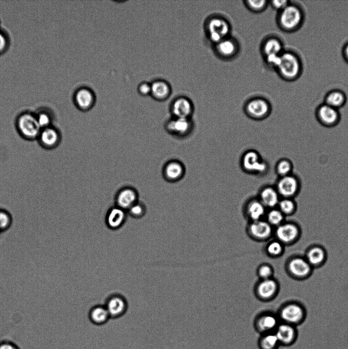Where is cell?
<instances>
[{"mask_svg":"<svg viewBox=\"0 0 348 349\" xmlns=\"http://www.w3.org/2000/svg\"><path fill=\"white\" fill-rule=\"evenodd\" d=\"M0 24H1V22H0Z\"/></svg>","mask_w":348,"mask_h":349,"instance_id":"7dc6e473","label":"cell"},{"mask_svg":"<svg viewBox=\"0 0 348 349\" xmlns=\"http://www.w3.org/2000/svg\"><path fill=\"white\" fill-rule=\"evenodd\" d=\"M279 342L290 343L294 337L293 328L288 324H282L277 327L275 333Z\"/></svg>","mask_w":348,"mask_h":349,"instance_id":"f1b7e54d","label":"cell"},{"mask_svg":"<svg viewBox=\"0 0 348 349\" xmlns=\"http://www.w3.org/2000/svg\"><path fill=\"white\" fill-rule=\"evenodd\" d=\"M10 222V218L7 213L0 211V228H5L8 226Z\"/></svg>","mask_w":348,"mask_h":349,"instance_id":"7bdbcfd3","label":"cell"},{"mask_svg":"<svg viewBox=\"0 0 348 349\" xmlns=\"http://www.w3.org/2000/svg\"><path fill=\"white\" fill-rule=\"evenodd\" d=\"M9 40L7 35L0 30V55L5 53L8 48Z\"/></svg>","mask_w":348,"mask_h":349,"instance_id":"b9f144b4","label":"cell"},{"mask_svg":"<svg viewBox=\"0 0 348 349\" xmlns=\"http://www.w3.org/2000/svg\"><path fill=\"white\" fill-rule=\"evenodd\" d=\"M231 27L224 18L215 16L209 19L206 25V32L209 40L215 44L229 37Z\"/></svg>","mask_w":348,"mask_h":349,"instance_id":"277c9868","label":"cell"},{"mask_svg":"<svg viewBox=\"0 0 348 349\" xmlns=\"http://www.w3.org/2000/svg\"><path fill=\"white\" fill-rule=\"evenodd\" d=\"M271 5L276 9L282 10L288 5L286 1H273L271 2Z\"/></svg>","mask_w":348,"mask_h":349,"instance_id":"ee69618b","label":"cell"},{"mask_svg":"<svg viewBox=\"0 0 348 349\" xmlns=\"http://www.w3.org/2000/svg\"><path fill=\"white\" fill-rule=\"evenodd\" d=\"M169 111L172 117L192 119L194 106L189 99L185 97H179L175 99L171 103Z\"/></svg>","mask_w":348,"mask_h":349,"instance_id":"4fadbf2b","label":"cell"},{"mask_svg":"<svg viewBox=\"0 0 348 349\" xmlns=\"http://www.w3.org/2000/svg\"><path fill=\"white\" fill-rule=\"evenodd\" d=\"M285 78H295L299 73L300 64L297 57L290 53H282L280 63L277 67Z\"/></svg>","mask_w":348,"mask_h":349,"instance_id":"30bf717a","label":"cell"},{"mask_svg":"<svg viewBox=\"0 0 348 349\" xmlns=\"http://www.w3.org/2000/svg\"><path fill=\"white\" fill-rule=\"evenodd\" d=\"M111 319H117L126 315L128 309V303L124 296L119 293H113L106 299L104 304Z\"/></svg>","mask_w":348,"mask_h":349,"instance_id":"52a82bcc","label":"cell"},{"mask_svg":"<svg viewBox=\"0 0 348 349\" xmlns=\"http://www.w3.org/2000/svg\"><path fill=\"white\" fill-rule=\"evenodd\" d=\"M283 245V243L277 239L271 240L265 245L264 248L265 252L269 257H278L283 253L284 250Z\"/></svg>","mask_w":348,"mask_h":349,"instance_id":"1f68e13d","label":"cell"},{"mask_svg":"<svg viewBox=\"0 0 348 349\" xmlns=\"http://www.w3.org/2000/svg\"><path fill=\"white\" fill-rule=\"evenodd\" d=\"M215 46L217 54L222 58H231L237 53L238 44L234 39L227 37L218 43Z\"/></svg>","mask_w":348,"mask_h":349,"instance_id":"d4e9b609","label":"cell"},{"mask_svg":"<svg viewBox=\"0 0 348 349\" xmlns=\"http://www.w3.org/2000/svg\"><path fill=\"white\" fill-rule=\"evenodd\" d=\"M254 326L257 331L262 334L271 333L278 327L277 317L271 313L264 312L258 314L255 319Z\"/></svg>","mask_w":348,"mask_h":349,"instance_id":"d6986e66","label":"cell"},{"mask_svg":"<svg viewBox=\"0 0 348 349\" xmlns=\"http://www.w3.org/2000/svg\"><path fill=\"white\" fill-rule=\"evenodd\" d=\"M302 19L300 10L293 5H288L282 10L279 16V21L284 29L290 30L296 28Z\"/></svg>","mask_w":348,"mask_h":349,"instance_id":"2e32d148","label":"cell"},{"mask_svg":"<svg viewBox=\"0 0 348 349\" xmlns=\"http://www.w3.org/2000/svg\"><path fill=\"white\" fill-rule=\"evenodd\" d=\"M16 128L23 138L33 141L37 139L41 128L39 125L35 113L23 112L16 120Z\"/></svg>","mask_w":348,"mask_h":349,"instance_id":"7a4b0ae2","label":"cell"},{"mask_svg":"<svg viewBox=\"0 0 348 349\" xmlns=\"http://www.w3.org/2000/svg\"><path fill=\"white\" fill-rule=\"evenodd\" d=\"M299 234L298 228L290 223H283L276 227L275 235L276 239L283 244L293 241Z\"/></svg>","mask_w":348,"mask_h":349,"instance_id":"44dd1931","label":"cell"},{"mask_svg":"<svg viewBox=\"0 0 348 349\" xmlns=\"http://www.w3.org/2000/svg\"><path fill=\"white\" fill-rule=\"evenodd\" d=\"M164 128L171 136L178 139H184L192 134L194 124L192 119L171 117L164 123Z\"/></svg>","mask_w":348,"mask_h":349,"instance_id":"3957f363","label":"cell"},{"mask_svg":"<svg viewBox=\"0 0 348 349\" xmlns=\"http://www.w3.org/2000/svg\"><path fill=\"white\" fill-rule=\"evenodd\" d=\"M325 255L323 249L317 246L314 247L308 251L306 260L310 265L316 266L324 261Z\"/></svg>","mask_w":348,"mask_h":349,"instance_id":"f546056e","label":"cell"},{"mask_svg":"<svg viewBox=\"0 0 348 349\" xmlns=\"http://www.w3.org/2000/svg\"><path fill=\"white\" fill-rule=\"evenodd\" d=\"M37 139L43 148L52 149L60 144L61 135L60 131L52 125L42 129Z\"/></svg>","mask_w":348,"mask_h":349,"instance_id":"e0dca14e","label":"cell"},{"mask_svg":"<svg viewBox=\"0 0 348 349\" xmlns=\"http://www.w3.org/2000/svg\"><path fill=\"white\" fill-rule=\"evenodd\" d=\"M246 6L252 11L260 12L262 11L267 5V1L265 0L252 1L245 2Z\"/></svg>","mask_w":348,"mask_h":349,"instance_id":"ab89813d","label":"cell"},{"mask_svg":"<svg viewBox=\"0 0 348 349\" xmlns=\"http://www.w3.org/2000/svg\"><path fill=\"white\" fill-rule=\"evenodd\" d=\"M292 169V164L287 159L279 160L275 167L276 172L280 177L290 175Z\"/></svg>","mask_w":348,"mask_h":349,"instance_id":"e575fe53","label":"cell"},{"mask_svg":"<svg viewBox=\"0 0 348 349\" xmlns=\"http://www.w3.org/2000/svg\"><path fill=\"white\" fill-rule=\"evenodd\" d=\"M248 236L259 242L269 240L274 232L273 227L264 219L248 222L246 227Z\"/></svg>","mask_w":348,"mask_h":349,"instance_id":"8992f818","label":"cell"},{"mask_svg":"<svg viewBox=\"0 0 348 349\" xmlns=\"http://www.w3.org/2000/svg\"><path fill=\"white\" fill-rule=\"evenodd\" d=\"M279 342L275 333L271 332L262 334L258 344L260 349H275Z\"/></svg>","mask_w":348,"mask_h":349,"instance_id":"4dcf8cb0","label":"cell"},{"mask_svg":"<svg viewBox=\"0 0 348 349\" xmlns=\"http://www.w3.org/2000/svg\"><path fill=\"white\" fill-rule=\"evenodd\" d=\"M303 308L295 304H289L282 307L280 311V317L288 323H295L303 317Z\"/></svg>","mask_w":348,"mask_h":349,"instance_id":"603a6c76","label":"cell"},{"mask_svg":"<svg viewBox=\"0 0 348 349\" xmlns=\"http://www.w3.org/2000/svg\"><path fill=\"white\" fill-rule=\"evenodd\" d=\"M152 97L158 101H164L167 100L171 93V88L169 83L166 81L158 79L151 83Z\"/></svg>","mask_w":348,"mask_h":349,"instance_id":"7402d4cb","label":"cell"},{"mask_svg":"<svg viewBox=\"0 0 348 349\" xmlns=\"http://www.w3.org/2000/svg\"><path fill=\"white\" fill-rule=\"evenodd\" d=\"M318 118L326 126L336 124L338 120V113L336 108L327 104L321 106L318 110Z\"/></svg>","mask_w":348,"mask_h":349,"instance_id":"4316f807","label":"cell"},{"mask_svg":"<svg viewBox=\"0 0 348 349\" xmlns=\"http://www.w3.org/2000/svg\"><path fill=\"white\" fill-rule=\"evenodd\" d=\"M271 111L268 102L262 98H254L249 100L244 106L245 114L255 121H262L269 115Z\"/></svg>","mask_w":348,"mask_h":349,"instance_id":"5b68a950","label":"cell"},{"mask_svg":"<svg viewBox=\"0 0 348 349\" xmlns=\"http://www.w3.org/2000/svg\"><path fill=\"white\" fill-rule=\"evenodd\" d=\"M73 100L74 105L79 110L87 112L94 107L96 102V96L90 88L82 86L75 91Z\"/></svg>","mask_w":348,"mask_h":349,"instance_id":"8fae6325","label":"cell"},{"mask_svg":"<svg viewBox=\"0 0 348 349\" xmlns=\"http://www.w3.org/2000/svg\"><path fill=\"white\" fill-rule=\"evenodd\" d=\"M35 114L38 123L41 129L52 125V117L48 112L42 110Z\"/></svg>","mask_w":348,"mask_h":349,"instance_id":"f35d334b","label":"cell"},{"mask_svg":"<svg viewBox=\"0 0 348 349\" xmlns=\"http://www.w3.org/2000/svg\"><path fill=\"white\" fill-rule=\"evenodd\" d=\"M279 291V284L274 277L259 280L254 288L256 298L261 301H268L274 299Z\"/></svg>","mask_w":348,"mask_h":349,"instance_id":"ba28073f","label":"cell"},{"mask_svg":"<svg viewBox=\"0 0 348 349\" xmlns=\"http://www.w3.org/2000/svg\"><path fill=\"white\" fill-rule=\"evenodd\" d=\"M282 46L280 41L275 38L267 39L262 48L263 54L265 58L280 55L282 54Z\"/></svg>","mask_w":348,"mask_h":349,"instance_id":"83f0119b","label":"cell"},{"mask_svg":"<svg viewBox=\"0 0 348 349\" xmlns=\"http://www.w3.org/2000/svg\"><path fill=\"white\" fill-rule=\"evenodd\" d=\"M267 208L257 197H251L245 202L243 207V213L248 222L264 219Z\"/></svg>","mask_w":348,"mask_h":349,"instance_id":"5bb4252c","label":"cell"},{"mask_svg":"<svg viewBox=\"0 0 348 349\" xmlns=\"http://www.w3.org/2000/svg\"><path fill=\"white\" fill-rule=\"evenodd\" d=\"M256 274L259 280H265L273 277L274 269L269 264L264 263L259 265L256 270Z\"/></svg>","mask_w":348,"mask_h":349,"instance_id":"74e56055","label":"cell"},{"mask_svg":"<svg viewBox=\"0 0 348 349\" xmlns=\"http://www.w3.org/2000/svg\"><path fill=\"white\" fill-rule=\"evenodd\" d=\"M344 96L339 91H333L329 94L326 99L327 105L335 108L341 106L344 103Z\"/></svg>","mask_w":348,"mask_h":349,"instance_id":"d590c367","label":"cell"},{"mask_svg":"<svg viewBox=\"0 0 348 349\" xmlns=\"http://www.w3.org/2000/svg\"><path fill=\"white\" fill-rule=\"evenodd\" d=\"M265 217L272 227H276L283 223L284 219V214L277 207L267 211Z\"/></svg>","mask_w":348,"mask_h":349,"instance_id":"d6a6232c","label":"cell"},{"mask_svg":"<svg viewBox=\"0 0 348 349\" xmlns=\"http://www.w3.org/2000/svg\"><path fill=\"white\" fill-rule=\"evenodd\" d=\"M137 91L139 95L142 96L151 95V83L142 82L137 87Z\"/></svg>","mask_w":348,"mask_h":349,"instance_id":"60d3db41","label":"cell"},{"mask_svg":"<svg viewBox=\"0 0 348 349\" xmlns=\"http://www.w3.org/2000/svg\"><path fill=\"white\" fill-rule=\"evenodd\" d=\"M345 53L346 56L348 59V45L345 48Z\"/></svg>","mask_w":348,"mask_h":349,"instance_id":"bcb514c9","label":"cell"},{"mask_svg":"<svg viewBox=\"0 0 348 349\" xmlns=\"http://www.w3.org/2000/svg\"><path fill=\"white\" fill-rule=\"evenodd\" d=\"M0 349H19L15 344L8 342L0 343Z\"/></svg>","mask_w":348,"mask_h":349,"instance_id":"f6af8a7d","label":"cell"},{"mask_svg":"<svg viewBox=\"0 0 348 349\" xmlns=\"http://www.w3.org/2000/svg\"><path fill=\"white\" fill-rule=\"evenodd\" d=\"M139 200L138 191L131 186L121 188L116 193L114 198L115 205L126 211Z\"/></svg>","mask_w":348,"mask_h":349,"instance_id":"7c38bea8","label":"cell"},{"mask_svg":"<svg viewBox=\"0 0 348 349\" xmlns=\"http://www.w3.org/2000/svg\"><path fill=\"white\" fill-rule=\"evenodd\" d=\"M145 204L139 200L133 205L127 212L132 218L139 219L143 218L146 213Z\"/></svg>","mask_w":348,"mask_h":349,"instance_id":"836d02e7","label":"cell"},{"mask_svg":"<svg viewBox=\"0 0 348 349\" xmlns=\"http://www.w3.org/2000/svg\"><path fill=\"white\" fill-rule=\"evenodd\" d=\"M239 164L242 171L250 175L263 176L269 171L268 163L258 151L253 149L242 153Z\"/></svg>","mask_w":348,"mask_h":349,"instance_id":"6da1fadb","label":"cell"},{"mask_svg":"<svg viewBox=\"0 0 348 349\" xmlns=\"http://www.w3.org/2000/svg\"><path fill=\"white\" fill-rule=\"evenodd\" d=\"M186 167L180 160L171 159L167 161L162 169L164 179L169 183H175L182 180L185 175Z\"/></svg>","mask_w":348,"mask_h":349,"instance_id":"9c48e42d","label":"cell"},{"mask_svg":"<svg viewBox=\"0 0 348 349\" xmlns=\"http://www.w3.org/2000/svg\"><path fill=\"white\" fill-rule=\"evenodd\" d=\"M277 208L284 216L290 215L295 211V204L291 198H283L280 199Z\"/></svg>","mask_w":348,"mask_h":349,"instance_id":"8d00e7d4","label":"cell"},{"mask_svg":"<svg viewBox=\"0 0 348 349\" xmlns=\"http://www.w3.org/2000/svg\"><path fill=\"white\" fill-rule=\"evenodd\" d=\"M288 268L292 274L296 277H303L310 273L311 265L306 259L296 257L289 261Z\"/></svg>","mask_w":348,"mask_h":349,"instance_id":"484cf974","label":"cell"},{"mask_svg":"<svg viewBox=\"0 0 348 349\" xmlns=\"http://www.w3.org/2000/svg\"><path fill=\"white\" fill-rule=\"evenodd\" d=\"M127 212L114 205L107 211L105 216V223L108 228L115 230L120 229L125 224L128 216Z\"/></svg>","mask_w":348,"mask_h":349,"instance_id":"ac0fdd59","label":"cell"},{"mask_svg":"<svg viewBox=\"0 0 348 349\" xmlns=\"http://www.w3.org/2000/svg\"><path fill=\"white\" fill-rule=\"evenodd\" d=\"M87 318L92 324L98 326L105 324L111 319L104 305L92 306L88 312Z\"/></svg>","mask_w":348,"mask_h":349,"instance_id":"cb8c5ba5","label":"cell"},{"mask_svg":"<svg viewBox=\"0 0 348 349\" xmlns=\"http://www.w3.org/2000/svg\"><path fill=\"white\" fill-rule=\"evenodd\" d=\"M257 198L267 209L277 207L280 196L275 187L265 185L260 188Z\"/></svg>","mask_w":348,"mask_h":349,"instance_id":"ffe728a7","label":"cell"},{"mask_svg":"<svg viewBox=\"0 0 348 349\" xmlns=\"http://www.w3.org/2000/svg\"><path fill=\"white\" fill-rule=\"evenodd\" d=\"M275 188L280 197L291 198L297 193L299 183L297 179L290 174L280 177Z\"/></svg>","mask_w":348,"mask_h":349,"instance_id":"9a60e30c","label":"cell"}]
</instances>
